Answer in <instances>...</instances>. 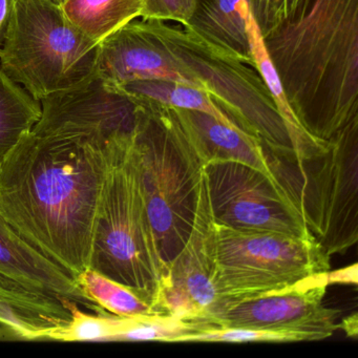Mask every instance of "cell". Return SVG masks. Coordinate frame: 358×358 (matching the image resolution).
Listing matches in <instances>:
<instances>
[{
  "mask_svg": "<svg viewBox=\"0 0 358 358\" xmlns=\"http://www.w3.org/2000/svg\"><path fill=\"white\" fill-rule=\"evenodd\" d=\"M108 161L83 140L30 131L0 164V213L74 278L90 268Z\"/></svg>",
  "mask_w": 358,
  "mask_h": 358,
  "instance_id": "1",
  "label": "cell"
},
{
  "mask_svg": "<svg viewBox=\"0 0 358 358\" xmlns=\"http://www.w3.org/2000/svg\"><path fill=\"white\" fill-rule=\"evenodd\" d=\"M264 43L310 135L329 141L358 118V0H312Z\"/></svg>",
  "mask_w": 358,
  "mask_h": 358,
  "instance_id": "2",
  "label": "cell"
},
{
  "mask_svg": "<svg viewBox=\"0 0 358 358\" xmlns=\"http://www.w3.org/2000/svg\"><path fill=\"white\" fill-rule=\"evenodd\" d=\"M137 104L134 148L148 217L167 264L187 242L194 226L204 165L169 106Z\"/></svg>",
  "mask_w": 358,
  "mask_h": 358,
  "instance_id": "3",
  "label": "cell"
},
{
  "mask_svg": "<svg viewBox=\"0 0 358 358\" xmlns=\"http://www.w3.org/2000/svg\"><path fill=\"white\" fill-rule=\"evenodd\" d=\"M90 268L155 303L165 264L148 217L134 140L110 154Z\"/></svg>",
  "mask_w": 358,
  "mask_h": 358,
  "instance_id": "4",
  "label": "cell"
},
{
  "mask_svg": "<svg viewBox=\"0 0 358 358\" xmlns=\"http://www.w3.org/2000/svg\"><path fill=\"white\" fill-rule=\"evenodd\" d=\"M144 20V18H143ZM166 49L183 64L215 103L266 152L282 162L296 164L288 129L257 69L201 38L186 27L146 20Z\"/></svg>",
  "mask_w": 358,
  "mask_h": 358,
  "instance_id": "5",
  "label": "cell"
},
{
  "mask_svg": "<svg viewBox=\"0 0 358 358\" xmlns=\"http://www.w3.org/2000/svg\"><path fill=\"white\" fill-rule=\"evenodd\" d=\"M99 43L83 34L54 0H15L0 49V70L34 99L69 91L96 74Z\"/></svg>",
  "mask_w": 358,
  "mask_h": 358,
  "instance_id": "6",
  "label": "cell"
},
{
  "mask_svg": "<svg viewBox=\"0 0 358 358\" xmlns=\"http://www.w3.org/2000/svg\"><path fill=\"white\" fill-rule=\"evenodd\" d=\"M282 163L291 173L276 166L278 181L310 234L330 257L347 252L358 240V118L333 136L320 156Z\"/></svg>",
  "mask_w": 358,
  "mask_h": 358,
  "instance_id": "7",
  "label": "cell"
},
{
  "mask_svg": "<svg viewBox=\"0 0 358 358\" xmlns=\"http://www.w3.org/2000/svg\"><path fill=\"white\" fill-rule=\"evenodd\" d=\"M329 270L330 255L314 238L238 230L215 222L213 282L220 305L280 290Z\"/></svg>",
  "mask_w": 358,
  "mask_h": 358,
  "instance_id": "8",
  "label": "cell"
},
{
  "mask_svg": "<svg viewBox=\"0 0 358 358\" xmlns=\"http://www.w3.org/2000/svg\"><path fill=\"white\" fill-rule=\"evenodd\" d=\"M204 173L215 223L238 230L314 238L280 182L236 162L209 163Z\"/></svg>",
  "mask_w": 358,
  "mask_h": 358,
  "instance_id": "9",
  "label": "cell"
},
{
  "mask_svg": "<svg viewBox=\"0 0 358 358\" xmlns=\"http://www.w3.org/2000/svg\"><path fill=\"white\" fill-rule=\"evenodd\" d=\"M41 102V117L32 129L35 135L83 140L106 154L133 141L137 104L96 74Z\"/></svg>",
  "mask_w": 358,
  "mask_h": 358,
  "instance_id": "10",
  "label": "cell"
},
{
  "mask_svg": "<svg viewBox=\"0 0 358 358\" xmlns=\"http://www.w3.org/2000/svg\"><path fill=\"white\" fill-rule=\"evenodd\" d=\"M328 271L312 274L280 290L224 301L207 328H246L292 335L299 341L328 338L338 330L341 310L324 307Z\"/></svg>",
  "mask_w": 358,
  "mask_h": 358,
  "instance_id": "11",
  "label": "cell"
},
{
  "mask_svg": "<svg viewBox=\"0 0 358 358\" xmlns=\"http://www.w3.org/2000/svg\"><path fill=\"white\" fill-rule=\"evenodd\" d=\"M213 272L215 220L203 171L192 232L181 251L167 264L155 305L163 315L189 322L198 331L207 328L221 303Z\"/></svg>",
  "mask_w": 358,
  "mask_h": 358,
  "instance_id": "12",
  "label": "cell"
},
{
  "mask_svg": "<svg viewBox=\"0 0 358 358\" xmlns=\"http://www.w3.org/2000/svg\"><path fill=\"white\" fill-rule=\"evenodd\" d=\"M96 75L110 87L136 80H167L199 89L143 18L131 20L99 43Z\"/></svg>",
  "mask_w": 358,
  "mask_h": 358,
  "instance_id": "13",
  "label": "cell"
},
{
  "mask_svg": "<svg viewBox=\"0 0 358 358\" xmlns=\"http://www.w3.org/2000/svg\"><path fill=\"white\" fill-rule=\"evenodd\" d=\"M0 274L41 292L76 301L97 314L108 311L87 299L75 278L27 242L0 213Z\"/></svg>",
  "mask_w": 358,
  "mask_h": 358,
  "instance_id": "14",
  "label": "cell"
},
{
  "mask_svg": "<svg viewBox=\"0 0 358 358\" xmlns=\"http://www.w3.org/2000/svg\"><path fill=\"white\" fill-rule=\"evenodd\" d=\"M171 110L204 166L213 162L242 163L280 182L273 163L259 140L205 113Z\"/></svg>",
  "mask_w": 358,
  "mask_h": 358,
  "instance_id": "15",
  "label": "cell"
},
{
  "mask_svg": "<svg viewBox=\"0 0 358 358\" xmlns=\"http://www.w3.org/2000/svg\"><path fill=\"white\" fill-rule=\"evenodd\" d=\"M66 301L0 274V326L20 341H43L45 333L69 324L72 313Z\"/></svg>",
  "mask_w": 358,
  "mask_h": 358,
  "instance_id": "16",
  "label": "cell"
},
{
  "mask_svg": "<svg viewBox=\"0 0 358 358\" xmlns=\"http://www.w3.org/2000/svg\"><path fill=\"white\" fill-rule=\"evenodd\" d=\"M250 14L246 0H196L192 17L184 27L257 69L249 37Z\"/></svg>",
  "mask_w": 358,
  "mask_h": 358,
  "instance_id": "17",
  "label": "cell"
},
{
  "mask_svg": "<svg viewBox=\"0 0 358 358\" xmlns=\"http://www.w3.org/2000/svg\"><path fill=\"white\" fill-rule=\"evenodd\" d=\"M249 37H250L251 50H252L253 59L257 72L263 78L264 83L267 85L274 104L288 129L291 141L296 152L297 163L299 165L303 161L311 160L327 152L329 148V141H322L310 135L299 123V119L295 116L285 95L282 83L278 78V73L268 56L264 37L259 32V27L253 18L252 14L249 16L248 20Z\"/></svg>",
  "mask_w": 358,
  "mask_h": 358,
  "instance_id": "18",
  "label": "cell"
},
{
  "mask_svg": "<svg viewBox=\"0 0 358 358\" xmlns=\"http://www.w3.org/2000/svg\"><path fill=\"white\" fill-rule=\"evenodd\" d=\"M60 7L78 30L98 43L142 14V0H64Z\"/></svg>",
  "mask_w": 358,
  "mask_h": 358,
  "instance_id": "19",
  "label": "cell"
},
{
  "mask_svg": "<svg viewBox=\"0 0 358 358\" xmlns=\"http://www.w3.org/2000/svg\"><path fill=\"white\" fill-rule=\"evenodd\" d=\"M113 87L131 99L148 100L169 108L199 110L242 131L215 103L208 93L198 87L167 80H136Z\"/></svg>",
  "mask_w": 358,
  "mask_h": 358,
  "instance_id": "20",
  "label": "cell"
},
{
  "mask_svg": "<svg viewBox=\"0 0 358 358\" xmlns=\"http://www.w3.org/2000/svg\"><path fill=\"white\" fill-rule=\"evenodd\" d=\"M41 117V101L0 70V164Z\"/></svg>",
  "mask_w": 358,
  "mask_h": 358,
  "instance_id": "21",
  "label": "cell"
},
{
  "mask_svg": "<svg viewBox=\"0 0 358 358\" xmlns=\"http://www.w3.org/2000/svg\"><path fill=\"white\" fill-rule=\"evenodd\" d=\"M75 280L90 301L108 313L120 317L166 316L159 311L150 297L92 268L83 270L75 278Z\"/></svg>",
  "mask_w": 358,
  "mask_h": 358,
  "instance_id": "22",
  "label": "cell"
},
{
  "mask_svg": "<svg viewBox=\"0 0 358 358\" xmlns=\"http://www.w3.org/2000/svg\"><path fill=\"white\" fill-rule=\"evenodd\" d=\"M72 313L69 324L45 333L43 341H115L129 326L131 317L112 313L89 314L81 311L76 301L66 299Z\"/></svg>",
  "mask_w": 358,
  "mask_h": 358,
  "instance_id": "23",
  "label": "cell"
},
{
  "mask_svg": "<svg viewBox=\"0 0 358 358\" xmlns=\"http://www.w3.org/2000/svg\"><path fill=\"white\" fill-rule=\"evenodd\" d=\"M198 329L189 322L171 316H135L129 328L115 341H167L178 343L180 337L196 332Z\"/></svg>",
  "mask_w": 358,
  "mask_h": 358,
  "instance_id": "24",
  "label": "cell"
},
{
  "mask_svg": "<svg viewBox=\"0 0 358 358\" xmlns=\"http://www.w3.org/2000/svg\"><path fill=\"white\" fill-rule=\"evenodd\" d=\"M181 341L200 343H294V336L286 333L246 328H206L180 337Z\"/></svg>",
  "mask_w": 358,
  "mask_h": 358,
  "instance_id": "25",
  "label": "cell"
},
{
  "mask_svg": "<svg viewBox=\"0 0 358 358\" xmlns=\"http://www.w3.org/2000/svg\"><path fill=\"white\" fill-rule=\"evenodd\" d=\"M196 0H142L141 18L175 22L184 26L192 17Z\"/></svg>",
  "mask_w": 358,
  "mask_h": 358,
  "instance_id": "26",
  "label": "cell"
},
{
  "mask_svg": "<svg viewBox=\"0 0 358 358\" xmlns=\"http://www.w3.org/2000/svg\"><path fill=\"white\" fill-rule=\"evenodd\" d=\"M249 10L265 38L285 20L286 0H246Z\"/></svg>",
  "mask_w": 358,
  "mask_h": 358,
  "instance_id": "27",
  "label": "cell"
},
{
  "mask_svg": "<svg viewBox=\"0 0 358 358\" xmlns=\"http://www.w3.org/2000/svg\"><path fill=\"white\" fill-rule=\"evenodd\" d=\"M328 284H343V285H354L357 286L358 284V265L347 266L341 269L334 270V271H328Z\"/></svg>",
  "mask_w": 358,
  "mask_h": 358,
  "instance_id": "28",
  "label": "cell"
},
{
  "mask_svg": "<svg viewBox=\"0 0 358 358\" xmlns=\"http://www.w3.org/2000/svg\"><path fill=\"white\" fill-rule=\"evenodd\" d=\"M15 0H0V49L3 48L11 22Z\"/></svg>",
  "mask_w": 358,
  "mask_h": 358,
  "instance_id": "29",
  "label": "cell"
},
{
  "mask_svg": "<svg viewBox=\"0 0 358 358\" xmlns=\"http://www.w3.org/2000/svg\"><path fill=\"white\" fill-rule=\"evenodd\" d=\"M311 1L312 0H286L285 20H295L301 16L308 9Z\"/></svg>",
  "mask_w": 358,
  "mask_h": 358,
  "instance_id": "30",
  "label": "cell"
},
{
  "mask_svg": "<svg viewBox=\"0 0 358 358\" xmlns=\"http://www.w3.org/2000/svg\"><path fill=\"white\" fill-rule=\"evenodd\" d=\"M338 329H341L345 335L356 338L358 334V316L357 313L352 314L351 316L343 318L341 324H338Z\"/></svg>",
  "mask_w": 358,
  "mask_h": 358,
  "instance_id": "31",
  "label": "cell"
},
{
  "mask_svg": "<svg viewBox=\"0 0 358 358\" xmlns=\"http://www.w3.org/2000/svg\"><path fill=\"white\" fill-rule=\"evenodd\" d=\"M0 341H20V339L9 329L0 326Z\"/></svg>",
  "mask_w": 358,
  "mask_h": 358,
  "instance_id": "32",
  "label": "cell"
},
{
  "mask_svg": "<svg viewBox=\"0 0 358 358\" xmlns=\"http://www.w3.org/2000/svg\"><path fill=\"white\" fill-rule=\"evenodd\" d=\"M54 1H56V3L60 5V3H64V0H54Z\"/></svg>",
  "mask_w": 358,
  "mask_h": 358,
  "instance_id": "33",
  "label": "cell"
}]
</instances>
